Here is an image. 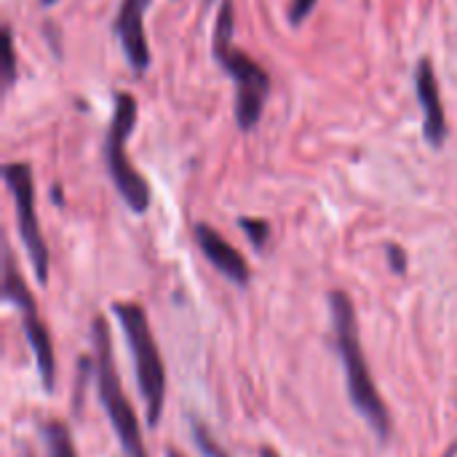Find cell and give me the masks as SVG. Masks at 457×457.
I'll return each instance as SVG.
<instances>
[{"label":"cell","instance_id":"6da1fadb","mask_svg":"<svg viewBox=\"0 0 457 457\" xmlns=\"http://www.w3.org/2000/svg\"><path fill=\"white\" fill-rule=\"evenodd\" d=\"M329 311H332V329H335V343L340 361L345 367V383H348V396L356 412L370 423V428L386 442L391 436V412L372 380L370 364L364 359V345L359 337V321H356V308L351 297L343 289H335L329 295Z\"/></svg>","mask_w":457,"mask_h":457},{"label":"cell","instance_id":"7a4b0ae2","mask_svg":"<svg viewBox=\"0 0 457 457\" xmlns=\"http://www.w3.org/2000/svg\"><path fill=\"white\" fill-rule=\"evenodd\" d=\"M212 54L217 64L233 78L236 83V123L241 131H254L262 120L265 102L270 96V75L268 70L252 59L246 51L236 46V8L233 0H222L214 35H212Z\"/></svg>","mask_w":457,"mask_h":457},{"label":"cell","instance_id":"3957f363","mask_svg":"<svg viewBox=\"0 0 457 457\" xmlns=\"http://www.w3.org/2000/svg\"><path fill=\"white\" fill-rule=\"evenodd\" d=\"M91 348H94V378H96L99 399H102V407L110 418V426L115 428V434L120 439L123 455L147 457L137 412H134V407H131V402L120 386V375H118L115 356H112L110 327L102 316H96L91 321Z\"/></svg>","mask_w":457,"mask_h":457},{"label":"cell","instance_id":"277c9868","mask_svg":"<svg viewBox=\"0 0 457 457\" xmlns=\"http://www.w3.org/2000/svg\"><path fill=\"white\" fill-rule=\"evenodd\" d=\"M137 115H139L137 96L131 91H118L102 147H104V169L118 195L134 214H145L153 201L150 182L137 171V166L129 158V137L137 126Z\"/></svg>","mask_w":457,"mask_h":457},{"label":"cell","instance_id":"5b68a950","mask_svg":"<svg viewBox=\"0 0 457 457\" xmlns=\"http://www.w3.org/2000/svg\"><path fill=\"white\" fill-rule=\"evenodd\" d=\"M112 313L123 329V337L131 348L134 356V370H137V386L145 399V412L150 428L158 426L163 415V402H166V370L163 359L155 343V335L150 329L147 313L137 303H115Z\"/></svg>","mask_w":457,"mask_h":457},{"label":"cell","instance_id":"8992f818","mask_svg":"<svg viewBox=\"0 0 457 457\" xmlns=\"http://www.w3.org/2000/svg\"><path fill=\"white\" fill-rule=\"evenodd\" d=\"M3 297L5 303H13L21 313V327H24V335H27V343L35 353V364H37V372H40V380H43V388L51 391L54 388V375H56V361H54V343H51V335L43 324V319L37 316V305H35V297L32 292L27 289L19 268H16V260H13V252L11 246H5V257H3Z\"/></svg>","mask_w":457,"mask_h":457},{"label":"cell","instance_id":"52a82bcc","mask_svg":"<svg viewBox=\"0 0 457 457\" xmlns=\"http://www.w3.org/2000/svg\"><path fill=\"white\" fill-rule=\"evenodd\" d=\"M3 179L5 187L11 190L13 198V209H16V228L21 236V246L29 257V265L35 270L37 284H48V268H51V257H48V246L35 214V187H32V169L29 163H5L3 166Z\"/></svg>","mask_w":457,"mask_h":457},{"label":"cell","instance_id":"ba28073f","mask_svg":"<svg viewBox=\"0 0 457 457\" xmlns=\"http://www.w3.org/2000/svg\"><path fill=\"white\" fill-rule=\"evenodd\" d=\"M153 0H120L118 16L112 21V32L120 40L123 56L134 75H145L150 70L153 54L145 35V11Z\"/></svg>","mask_w":457,"mask_h":457},{"label":"cell","instance_id":"9c48e42d","mask_svg":"<svg viewBox=\"0 0 457 457\" xmlns=\"http://www.w3.org/2000/svg\"><path fill=\"white\" fill-rule=\"evenodd\" d=\"M415 94H418V104L423 112V137L434 150H442L450 137V123H447V112L442 104L439 78L428 56H423L415 67Z\"/></svg>","mask_w":457,"mask_h":457},{"label":"cell","instance_id":"30bf717a","mask_svg":"<svg viewBox=\"0 0 457 457\" xmlns=\"http://www.w3.org/2000/svg\"><path fill=\"white\" fill-rule=\"evenodd\" d=\"M193 236H195V244L198 249L204 252V257L233 284L238 287H246L252 281V268L246 262V257L230 244L222 238L220 230H214L212 225L206 222H195L193 225Z\"/></svg>","mask_w":457,"mask_h":457},{"label":"cell","instance_id":"8fae6325","mask_svg":"<svg viewBox=\"0 0 457 457\" xmlns=\"http://www.w3.org/2000/svg\"><path fill=\"white\" fill-rule=\"evenodd\" d=\"M43 442H46V457H78L70 428L62 420H46L40 426Z\"/></svg>","mask_w":457,"mask_h":457},{"label":"cell","instance_id":"7c38bea8","mask_svg":"<svg viewBox=\"0 0 457 457\" xmlns=\"http://www.w3.org/2000/svg\"><path fill=\"white\" fill-rule=\"evenodd\" d=\"M238 228L246 233V238L252 241V246L257 252L265 249V244L270 241V225L265 220H257V217H241L238 220Z\"/></svg>","mask_w":457,"mask_h":457},{"label":"cell","instance_id":"4fadbf2b","mask_svg":"<svg viewBox=\"0 0 457 457\" xmlns=\"http://www.w3.org/2000/svg\"><path fill=\"white\" fill-rule=\"evenodd\" d=\"M3 48H5V64H3V86L5 91L16 83L19 67H16V51H13V37H11V27H3Z\"/></svg>","mask_w":457,"mask_h":457},{"label":"cell","instance_id":"5bb4252c","mask_svg":"<svg viewBox=\"0 0 457 457\" xmlns=\"http://www.w3.org/2000/svg\"><path fill=\"white\" fill-rule=\"evenodd\" d=\"M193 436H195V445L204 453V457H228V453L212 439V434H209V428L204 423L193 420Z\"/></svg>","mask_w":457,"mask_h":457},{"label":"cell","instance_id":"9a60e30c","mask_svg":"<svg viewBox=\"0 0 457 457\" xmlns=\"http://www.w3.org/2000/svg\"><path fill=\"white\" fill-rule=\"evenodd\" d=\"M316 5H319V0H292L289 3V21L292 24H303Z\"/></svg>","mask_w":457,"mask_h":457},{"label":"cell","instance_id":"2e32d148","mask_svg":"<svg viewBox=\"0 0 457 457\" xmlns=\"http://www.w3.org/2000/svg\"><path fill=\"white\" fill-rule=\"evenodd\" d=\"M386 254H388V265H391V270L394 273H407V252L399 246V244H388L386 246Z\"/></svg>","mask_w":457,"mask_h":457},{"label":"cell","instance_id":"e0dca14e","mask_svg":"<svg viewBox=\"0 0 457 457\" xmlns=\"http://www.w3.org/2000/svg\"><path fill=\"white\" fill-rule=\"evenodd\" d=\"M260 457H281V455H278L276 450H270V447H262V450H260Z\"/></svg>","mask_w":457,"mask_h":457},{"label":"cell","instance_id":"ac0fdd59","mask_svg":"<svg viewBox=\"0 0 457 457\" xmlns=\"http://www.w3.org/2000/svg\"><path fill=\"white\" fill-rule=\"evenodd\" d=\"M455 453H457V445H455V447H450V450L445 453V457H453V455H455Z\"/></svg>","mask_w":457,"mask_h":457},{"label":"cell","instance_id":"d6986e66","mask_svg":"<svg viewBox=\"0 0 457 457\" xmlns=\"http://www.w3.org/2000/svg\"><path fill=\"white\" fill-rule=\"evenodd\" d=\"M169 457H185L182 453H177V450H169Z\"/></svg>","mask_w":457,"mask_h":457},{"label":"cell","instance_id":"ffe728a7","mask_svg":"<svg viewBox=\"0 0 457 457\" xmlns=\"http://www.w3.org/2000/svg\"><path fill=\"white\" fill-rule=\"evenodd\" d=\"M37 3H43V5H54V3H59V0H37Z\"/></svg>","mask_w":457,"mask_h":457},{"label":"cell","instance_id":"44dd1931","mask_svg":"<svg viewBox=\"0 0 457 457\" xmlns=\"http://www.w3.org/2000/svg\"><path fill=\"white\" fill-rule=\"evenodd\" d=\"M24 457H35V455H32V450H29V447H24Z\"/></svg>","mask_w":457,"mask_h":457},{"label":"cell","instance_id":"7402d4cb","mask_svg":"<svg viewBox=\"0 0 457 457\" xmlns=\"http://www.w3.org/2000/svg\"><path fill=\"white\" fill-rule=\"evenodd\" d=\"M204 3H206V5H209V3H212V0H204Z\"/></svg>","mask_w":457,"mask_h":457}]
</instances>
